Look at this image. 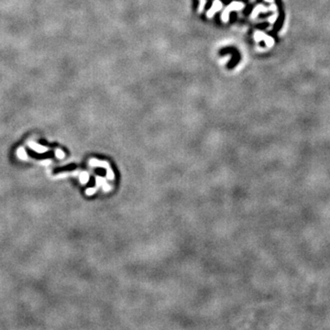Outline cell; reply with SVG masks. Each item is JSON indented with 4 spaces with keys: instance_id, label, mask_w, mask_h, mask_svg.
<instances>
[{
    "instance_id": "cell-2",
    "label": "cell",
    "mask_w": 330,
    "mask_h": 330,
    "mask_svg": "<svg viewBox=\"0 0 330 330\" xmlns=\"http://www.w3.org/2000/svg\"><path fill=\"white\" fill-rule=\"evenodd\" d=\"M221 9H222V3L219 1V0H215L212 6H211V9L207 11V17L208 18H213L214 15L217 11H219Z\"/></svg>"
},
{
    "instance_id": "cell-11",
    "label": "cell",
    "mask_w": 330,
    "mask_h": 330,
    "mask_svg": "<svg viewBox=\"0 0 330 330\" xmlns=\"http://www.w3.org/2000/svg\"><path fill=\"white\" fill-rule=\"evenodd\" d=\"M270 10H272V11H275L276 10V6L275 5H273V6H270V9H269Z\"/></svg>"
},
{
    "instance_id": "cell-8",
    "label": "cell",
    "mask_w": 330,
    "mask_h": 330,
    "mask_svg": "<svg viewBox=\"0 0 330 330\" xmlns=\"http://www.w3.org/2000/svg\"><path fill=\"white\" fill-rule=\"evenodd\" d=\"M206 4V0H200V4H199V6H198V12L199 13H201L202 11H203Z\"/></svg>"
},
{
    "instance_id": "cell-12",
    "label": "cell",
    "mask_w": 330,
    "mask_h": 330,
    "mask_svg": "<svg viewBox=\"0 0 330 330\" xmlns=\"http://www.w3.org/2000/svg\"><path fill=\"white\" fill-rule=\"evenodd\" d=\"M267 2H273V0H265Z\"/></svg>"
},
{
    "instance_id": "cell-9",
    "label": "cell",
    "mask_w": 330,
    "mask_h": 330,
    "mask_svg": "<svg viewBox=\"0 0 330 330\" xmlns=\"http://www.w3.org/2000/svg\"><path fill=\"white\" fill-rule=\"evenodd\" d=\"M277 14H273L272 17H270L269 18V22L270 23H274V22L276 21V19H277Z\"/></svg>"
},
{
    "instance_id": "cell-1",
    "label": "cell",
    "mask_w": 330,
    "mask_h": 330,
    "mask_svg": "<svg viewBox=\"0 0 330 330\" xmlns=\"http://www.w3.org/2000/svg\"><path fill=\"white\" fill-rule=\"evenodd\" d=\"M244 7V4L241 3V2H233L231 3L226 9L224 10L222 16H221V18L224 22H228V19H229V13L233 10H240Z\"/></svg>"
},
{
    "instance_id": "cell-5",
    "label": "cell",
    "mask_w": 330,
    "mask_h": 330,
    "mask_svg": "<svg viewBox=\"0 0 330 330\" xmlns=\"http://www.w3.org/2000/svg\"><path fill=\"white\" fill-rule=\"evenodd\" d=\"M265 36H266V35H265L263 32H261V31H257L256 33H255L254 39H255V41H262V40H264Z\"/></svg>"
},
{
    "instance_id": "cell-6",
    "label": "cell",
    "mask_w": 330,
    "mask_h": 330,
    "mask_svg": "<svg viewBox=\"0 0 330 330\" xmlns=\"http://www.w3.org/2000/svg\"><path fill=\"white\" fill-rule=\"evenodd\" d=\"M18 156L19 157L20 159H22V160L27 159V154H26L25 149H24L23 148H19V149H18Z\"/></svg>"
},
{
    "instance_id": "cell-4",
    "label": "cell",
    "mask_w": 330,
    "mask_h": 330,
    "mask_svg": "<svg viewBox=\"0 0 330 330\" xmlns=\"http://www.w3.org/2000/svg\"><path fill=\"white\" fill-rule=\"evenodd\" d=\"M28 145L31 146L33 149H35L36 151H38V152H44L45 151H46V149H45L44 147L36 144V143H34V142H29Z\"/></svg>"
},
{
    "instance_id": "cell-10",
    "label": "cell",
    "mask_w": 330,
    "mask_h": 330,
    "mask_svg": "<svg viewBox=\"0 0 330 330\" xmlns=\"http://www.w3.org/2000/svg\"><path fill=\"white\" fill-rule=\"evenodd\" d=\"M56 156L58 157V158H63V157H64V154H63V152L62 151H60V149H57V151H56Z\"/></svg>"
},
{
    "instance_id": "cell-3",
    "label": "cell",
    "mask_w": 330,
    "mask_h": 330,
    "mask_svg": "<svg viewBox=\"0 0 330 330\" xmlns=\"http://www.w3.org/2000/svg\"><path fill=\"white\" fill-rule=\"evenodd\" d=\"M269 10V9H266L265 6H256L254 9V10H253V12H252V18H256L257 16H258V14L260 13V12H266V11H268Z\"/></svg>"
},
{
    "instance_id": "cell-7",
    "label": "cell",
    "mask_w": 330,
    "mask_h": 330,
    "mask_svg": "<svg viewBox=\"0 0 330 330\" xmlns=\"http://www.w3.org/2000/svg\"><path fill=\"white\" fill-rule=\"evenodd\" d=\"M264 41H265V42H266V44H267V46L268 47H272V46H273V44H274V40L272 38V37H270V36H265V38H264Z\"/></svg>"
}]
</instances>
